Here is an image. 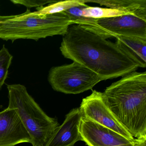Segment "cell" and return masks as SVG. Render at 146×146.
I'll list each match as a JSON object with an SVG mask.
<instances>
[{
  "label": "cell",
  "instance_id": "1",
  "mask_svg": "<svg viewBox=\"0 0 146 146\" xmlns=\"http://www.w3.org/2000/svg\"><path fill=\"white\" fill-rule=\"evenodd\" d=\"M60 49L66 58L91 70L102 81L123 77L138 67L116 43L78 25L68 27Z\"/></svg>",
  "mask_w": 146,
  "mask_h": 146
},
{
  "label": "cell",
  "instance_id": "2",
  "mask_svg": "<svg viewBox=\"0 0 146 146\" xmlns=\"http://www.w3.org/2000/svg\"><path fill=\"white\" fill-rule=\"evenodd\" d=\"M108 108L136 139H146V72L123 76L102 93Z\"/></svg>",
  "mask_w": 146,
  "mask_h": 146
},
{
  "label": "cell",
  "instance_id": "15",
  "mask_svg": "<svg viewBox=\"0 0 146 146\" xmlns=\"http://www.w3.org/2000/svg\"><path fill=\"white\" fill-rule=\"evenodd\" d=\"M13 56L5 46L0 50V90L7 77Z\"/></svg>",
  "mask_w": 146,
  "mask_h": 146
},
{
  "label": "cell",
  "instance_id": "6",
  "mask_svg": "<svg viewBox=\"0 0 146 146\" xmlns=\"http://www.w3.org/2000/svg\"><path fill=\"white\" fill-rule=\"evenodd\" d=\"M87 28L106 39L119 36L146 39V20L132 14L97 19L94 27Z\"/></svg>",
  "mask_w": 146,
  "mask_h": 146
},
{
  "label": "cell",
  "instance_id": "8",
  "mask_svg": "<svg viewBox=\"0 0 146 146\" xmlns=\"http://www.w3.org/2000/svg\"><path fill=\"white\" fill-rule=\"evenodd\" d=\"M79 108L84 117L109 128L128 139H135L108 108L101 92L93 90L90 95L83 99Z\"/></svg>",
  "mask_w": 146,
  "mask_h": 146
},
{
  "label": "cell",
  "instance_id": "3",
  "mask_svg": "<svg viewBox=\"0 0 146 146\" xmlns=\"http://www.w3.org/2000/svg\"><path fill=\"white\" fill-rule=\"evenodd\" d=\"M73 24L63 12L42 15L36 12L18 15L0 16V39L13 42L18 39L37 40L55 35H64Z\"/></svg>",
  "mask_w": 146,
  "mask_h": 146
},
{
  "label": "cell",
  "instance_id": "9",
  "mask_svg": "<svg viewBox=\"0 0 146 146\" xmlns=\"http://www.w3.org/2000/svg\"><path fill=\"white\" fill-rule=\"evenodd\" d=\"M31 142L30 136L16 109L8 107L0 112V146Z\"/></svg>",
  "mask_w": 146,
  "mask_h": 146
},
{
  "label": "cell",
  "instance_id": "11",
  "mask_svg": "<svg viewBox=\"0 0 146 146\" xmlns=\"http://www.w3.org/2000/svg\"><path fill=\"white\" fill-rule=\"evenodd\" d=\"M118 47L138 67L146 66V39L131 36L116 37Z\"/></svg>",
  "mask_w": 146,
  "mask_h": 146
},
{
  "label": "cell",
  "instance_id": "12",
  "mask_svg": "<svg viewBox=\"0 0 146 146\" xmlns=\"http://www.w3.org/2000/svg\"><path fill=\"white\" fill-rule=\"evenodd\" d=\"M87 3H95L108 8L132 14L146 20V0H85Z\"/></svg>",
  "mask_w": 146,
  "mask_h": 146
},
{
  "label": "cell",
  "instance_id": "13",
  "mask_svg": "<svg viewBox=\"0 0 146 146\" xmlns=\"http://www.w3.org/2000/svg\"><path fill=\"white\" fill-rule=\"evenodd\" d=\"M85 0L60 1L49 4L46 7L42 6L36 8L37 13L42 15H49L60 13L75 7L84 5L86 4Z\"/></svg>",
  "mask_w": 146,
  "mask_h": 146
},
{
  "label": "cell",
  "instance_id": "7",
  "mask_svg": "<svg viewBox=\"0 0 146 146\" xmlns=\"http://www.w3.org/2000/svg\"><path fill=\"white\" fill-rule=\"evenodd\" d=\"M79 131L88 146H146V139H129L95 121L83 117Z\"/></svg>",
  "mask_w": 146,
  "mask_h": 146
},
{
  "label": "cell",
  "instance_id": "16",
  "mask_svg": "<svg viewBox=\"0 0 146 146\" xmlns=\"http://www.w3.org/2000/svg\"><path fill=\"white\" fill-rule=\"evenodd\" d=\"M58 1H47V0H35V1H24V0H11L13 4L23 5L30 10L32 7H40L46 4H51L57 2Z\"/></svg>",
  "mask_w": 146,
  "mask_h": 146
},
{
  "label": "cell",
  "instance_id": "5",
  "mask_svg": "<svg viewBox=\"0 0 146 146\" xmlns=\"http://www.w3.org/2000/svg\"><path fill=\"white\" fill-rule=\"evenodd\" d=\"M48 80L54 90L68 94L92 90L102 81L96 73L75 62L51 68Z\"/></svg>",
  "mask_w": 146,
  "mask_h": 146
},
{
  "label": "cell",
  "instance_id": "10",
  "mask_svg": "<svg viewBox=\"0 0 146 146\" xmlns=\"http://www.w3.org/2000/svg\"><path fill=\"white\" fill-rule=\"evenodd\" d=\"M83 117L79 108L71 110L45 146H74L77 142L83 141L79 131Z\"/></svg>",
  "mask_w": 146,
  "mask_h": 146
},
{
  "label": "cell",
  "instance_id": "4",
  "mask_svg": "<svg viewBox=\"0 0 146 146\" xmlns=\"http://www.w3.org/2000/svg\"><path fill=\"white\" fill-rule=\"evenodd\" d=\"M9 106L16 109L28 132L32 146H45L58 126V120L51 117L28 93L25 86L8 85Z\"/></svg>",
  "mask_w": 146,
  "mask_h": 146
},
{
  "label": "cell",
  "instance_id": "14",
  "mask_svg": "<svg viewBox=\"0 0 146 146\" xmlns=\"http://www.w3.org/2000/svg\"><path fill=\"white\" fill-rule=\"evenodd\" d=\"M131 14L125 12L109 8L87 6L82 10V16L89 18L99 19Z\"/></svg>",
  "mask_w": 146,
  "mask_h": 146
}]
</instances>
